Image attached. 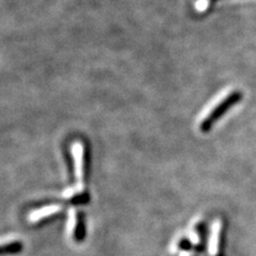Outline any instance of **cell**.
<instances>
[{"label": "cell", "mask_w": 256, "mask_h": 256, "mask_svg": "<svg viewBox=\"0 0 256 256\" xmlns=\"http://www.w3.org/2000/svg\"><path fill=\"white\" fill-rule=\"evenodd\" d=\"M242 93L240 91H233L228 93L226 98H223L221 100H219L214 106H212L206 114H203L198 122V128L202 132H208L210 130V127L218 121V120L226 114V112L235 106L238 102L242 100Z\"/></svg>", "instance_id": "obj_1"}, {"label": "cell", "mask_w": 256, "mask_h": 256, "mask_svg": "<svg viewBox=\"0 0 256 256\" xmlns=\"http://www.w3.org/2000/svg\"><path fill=\"white\" fill-rule=\"evenodd\" d=\"M72 154L74 159L75 176H76V187L75 189L79 192L84 190V144L79 141H75L72 146Z\"/></svg>", "instance_id": "obj_2"}, {"label": "cell", "mask_w": 256, "mask_h": 256, "mask_svg": "<svg viewBox=\"0 0 256 256\" xmlns=\"http://www.w3.org/2000/svg\"><path fill=\"white\" fill-rule=\"evenodd\" d=\"M68 233L72 237H74L75 240H82L84 234L82 223L80 221L78 214L74 208H72L70 210L68 222Z\"/></svg>", "instance_id": "obj_3"}, {"label": "cell", "mask_w": 256, "mask_h": 256, "mask_svg": "<svg viewBox=\"0 0 256 256\" xmlns=\"http://www.w3.org/2000/svg\"><path fill=\"white\" fill-rule=\"evenodd\" d=\"M61 210H62V207L57 204L45 206L42 208H38V210H32L28 216V219L31 223H36L40 220L45 219L47 217H50V216L58 214L59 212H61Z\"/></svg>", "instance_id": "obj_4"}, {"label": "cell", "mask_w": 256, "mask_h": 256, "mask_svg": "<svg viewBox=\"0 0 256 256\" xmlns=\"http://www.w3.org/2000/svg\"><path fill=\"white\" fill-rule=\"evenodd\" d=\"M221 222L216 221L212 224V233L210 237V242H208V251L212 255H217L219 252V246H220V235H221Z\"/></svg>", "instance_id": "obj_5"}, {"label": "cell", "mask_w": 256, "mask_h": 256, "mask_svg": "<svg viewBox=\"0 0 256 256\" xmlns=\"http://www.w3.org/2000/svg\"><path fill=\"white\" fill-rule=\"evenodd\" d=\"M22 250V244L20 242H10L8 244H4L2 246V254H14L18 253Z\"/></svg>", "instance_id": "obj_6"}, {"label": "cell", "mask_w": 256, "mask_h": 256, "mask_svg": "<svg viewBox=\"0 0 256 256\" xmlns=\"http://www.w3.org/2000/svg\"><path fill=\"white\" fill-rule=\"evenodd\" d=\"M189 238H190V242L194 244H198V234L196 228H191L189 232Z\"/></svg>", "instance_id": "obj_7"}, {"label": "cell", "mask_w": 256, "mask_h": 256, "mask_svg": "<svg viewBox=\"0 0 256 256\" xmlns=\"http://www.w3.org/2000/svg\"><path fill=\"white\" fill-rule=\"evenodd\" d=\"M180 256H189V253L188 252H182L180 254Z\"/></svg>", "instance_id": "obj_8"}, {"label": "cell", "mask_w": 256, "mask_h": 256, "mask_svg": "<svg viewBox=\"0 0 256 256\" xmlns=\"http://www.w3.org/2000/svg\"><path fill=\"white\" fill-rule=\"evenodd\" d=\"M210 2H218V0H210Z\"/></svg>", "instance_id": "obj_9"}]
</instances>
